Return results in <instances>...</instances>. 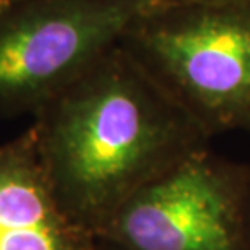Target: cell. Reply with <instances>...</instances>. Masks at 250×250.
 I'll list each match as a JSON object with an SVG mask.
<instances>
[{"mask_svg": "<svg viewBox=\"0 0 250 250\" xmlns=\"http://www.w3.org/2000/svg\"><path fill=\"white\" fill-rule=\"evenodd\" d=\"M121 44L209 138L250 133V0L138 13Z\"/></svg>", "mask_w": 250, "mask_h": 250, "instance_id": "obj_2", "label": "cell"}, {"mask_svg": "<svg viewBox=\"0 0 250 250\" xmlns=\"http://www.w3.org/2000/svg\"><path fill=\"white\" fill-rule=\"evenodd\" d=\"M247 250H250V184H249V203H247Z\"/></svg>", "mask_w": 250, "mask_h": 250, "instance_id": "obj_7", "label": "cell"}, {"mask_svg": "<svg viewBox=\"0 0 250 250\" xmlns=\"http://www.w3.org/2000/svg\"><path fill=\"white\" fill-rule=\"evenodd\" d=\"M15 2H20V0H0V8L2 7H7V5H12Z\"/></svg>", "mask_w": 250, "mask_h": 250, "instance_id": "obj_9", "label": "cell"}, {"mask_svg": "<svg viewBox=\"0 0 250 250\" xmlns=\"http://www.w3.org/2000/svg\"><path fill=\"white\" fill-rule=\"evenodd\" d=\"M99 250H124V249L112 246V244H107V242H101V241H99Z\"/></svg>", "mask_w": 250, "mask_h": 250, "instance_id": "obj_8", "label": "cell"}, {"mask_svg": "<svg viewBox=\"0 0 250 250\" xmlns=\"http://www.w3.org/2000/svg\"><path fill=\"white\" fill-rule=\"evenodd\" d=\"M130 0H20L0 8V117L34 116L116 47Z\"/></svg>", "mask_w": 250, "mask_h": 250, "instance_id": "obj_3", "label": "cell"}, {"mask_svg": "<svg viewBox=\"0 0 250 250\" xmlns=\"http://www.w3.org/2000/svg\"><path fill=\"white\" fill-rule=\"evenodd\" d=\"M31 127L57 202L96 237L132 195L211 140L121 42Z\"/></svg>", "mask_w": 250, "mask_h": 250, "instance_id": "obj_1", "label": "cell"}, {"mask_svg": "<svg viewBox=\"0 0 250 250\" xmlns=\"http://www.w3.org/2000/svg\"><path fill=\"white\" fill-rule=\"evenodd\" d=\"M0 250H99L57 202L31 125L0 145Z\"/></svg>", "mask_w": 250, "mask_h": 250, "instance_id": "obj_5", "label": "cell"}, {"mask_svg": "<svg viewBox=\"0 0 250 250\" xmlns=\"http://www.w3.org/2000/svg\"><path fill=\"white\" fill-rule=\"evenodd\" d=\"M250 167L200 148L125 202L98 241L124 250H247Z\"/></svg>", "mask_w": 250, "mask_h": 250, "instance_id": "obj_4", "label": "cell"}, {"mask_svg": "<svg viewBox=\"0 0 250 250\" xmlns=\"http://www.w3.org/2000/svg\"><path fill=\"white\" fill-rule=\"evenodd\" d=\"M137 13H148L156 12V10L174 8V7H186V5H197V3H218V2H232V0H130Z\"/></svg>", "mask_w": 250, "mask_h": 250, "instance_id": "obj_6", "label": "cell"}]
</instances>
